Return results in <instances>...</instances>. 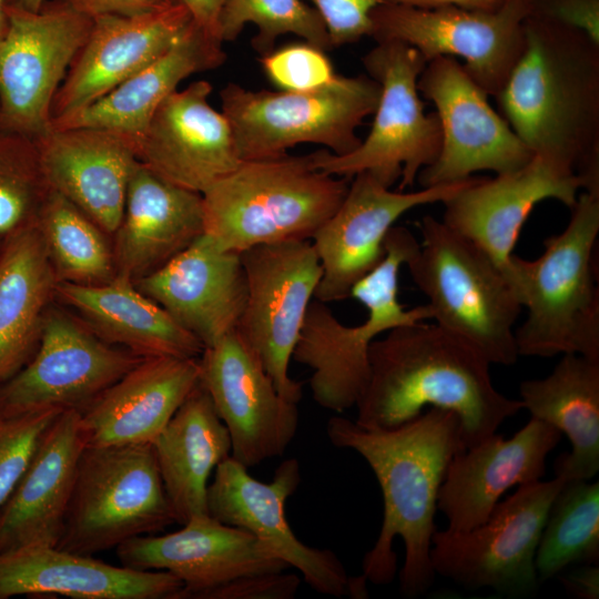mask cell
Here are the masks:
<instances>
[{
  "mask_svg": "<svg viewBox=\"0 0 599 599\" xmlns=\"http://www.w3.org/2000/svg\"><path fill=\"white\" fill-rule=\"evenodd\" d=\"M329 441L359 454L372 468L383 495L384 515L374 546L364 555L362 576L377 586L397 572L396 537L405 546L399 590L406 598L424 595L435 581L430 549L438 491L456 454L466 448L458 416L430 407L390 429L372 428L346 417L326 423Z\"/></svg>",
  "mask_w": 599,
  "mask_h": 599,
  "instance_id": "cell-1",
  "label": "cell"
},
{
  "mask_svg": "<svg viewBox=\"0 0 599 599\" xmlns=\"http://www.w3.org/2000/svg\"><path fill=\"white\" fill-rule=\"evenodd\" d=\"M525 50L495 97L500 115L531 151L599 195V42L528 17Z\"/></svg>",
  "mask_w": 599,
  "mask_h": 599,
  "instance_id": "cell-2",
  "label": "cell"
},
{
  "mask_svg": "<svg viewBox=\"0 0 599 599\" xmlns=\"http://www.w3.org/2000/svg\"><path fill=\"white\" fill-rule=\"evenodd\" d=\"M368 361V382L355 419L366 427H398L426 406L448 409L458 416L469 448L524 408L520 399L495 388L485 356L435 323L386 332L370 343Z\"/></svg>",
  "mask_w": 599,
  "mask_h": 599,
  "instance_id": "cell-3",
  "label": "cell"
},
{
  "mask_svg": "<svg viewBox=\"0 0 599 599\" xmlns=\"http://www.w3.org/2000/svg\"><path fill=\"white\" fill-rule=\"evenodd\" d=\"M570 211L565 230L544 240L539 257L512 254L502 268L527 309L515 329L519 356L579 354L599 359V195L580 193Z\"/></svg>",
  "mask_w": 599,
  "mask_h": 599,
  "instance_id": "cell-4",
  "label": "cell"
},
{
  "mask_svg": "<svg viewBox=\"0 0 599 599\" xmlns=\"http://www.w3.org/2000/svg\"><path fill=\"white\" fill-rule=\"evenodd\" d=\"M349 177L304 155L243 161L202 193L204 233L223 250L312 240L344 200Z\"/></svg>",
  "mask_w": 599,
  "mask_h": 599,
  "instance_id": "cell-5",
  "label": "cell"
},
{
  "mask_svg": "<svg viewBox=\"0 0 599 599\" xmlns=\"http://www.w3.org/2000/svg\"><path fill=\"white\" fill-rule=\"evenodd\" d=\"M419 231V246L405 266L427 298L432 319L490 364L514 365L522 306L502 270L441 220L425 215Z\"/></svg>",
  "mask_w": 599,
  "mask_h": 599,
  "instance_id": "cell-6",
  "label": "cell"
},
{
  "mask_svg": "<svg viewBox=\"0 0 599 599\" xmlns=\"http://www.w3.org/2000/svg\"><path fill=\"white\" fill-rule=\"evenodd\" d=\"M379 97V84L363 74H336L305 91H252L230 82L220 92L242 161L281 156L301 143L347 154L359 146L356 130L374 114Z\"/></svg>",
  "mask_w": 599,
  "mask_h": 599,
  "instance_id": "cell-7",
  "label": "cell"
},
{
  "mask_svg": "<svg viewBox=\"0 0 599 599\" xmlns=\"http://www.w3.org/2000/svg\"><path fill=\"white\" fill-rule=\"evenodd\" d=\"M172 524L152 444L85 446L55 547L93 556Z\"/></svg>",
  "mask_w": 599,
  "mask_h": 599,
  "instance_id": "cell-8",
  "label": "cell"
},
{
  "mask_svg": "<svg viewBox=\"0 0 599 599\" xmlns=\"http://www.w3.org/2000/svg\"><path fill=\"white\" fill-rule=\"evenodd\" d=\"M362 62L380 87L372 129L347 154L314 151V163L336 176L352 179L366 172L387 187L399 181L398 191H405L441 148L439 119L436 112L425 113L417 89L427 62L415 48L398 41L377 42Z\"/></svg>",
  "mask_w": 599,
  "mask_h": 599,
  "instance_id": "cell-9",
  "label": "cell"
},
{
  "mask_svg": "<svg viewBox=\"0 0 599 599\" xmlns=\"http://www.w3.org/2000/svg\"><path fill=\"white\" fill-rule=\"evenodd\" d=\"M566 483L556 476L520 485L479 526L468 531L436 529L430 549L435 573L468 590L490 588L512 597L534 593L539 582L537 547Z\"/></svg>",
  "mask_w": 599,
  "mask_h": 599,
  "instance_id": "cell-10",
  "label": "cell"
},
{
  "mask_svg": "<svg viewBox=\"0 0 599 599\" xmlns=\"http://www.w3.org/2000/svg\"><path fill=\"white\" fill-rule=\"evenodd\" d=\"M0 38V128L33 140L52 128L54 97L93 19L59 0L30 11L6 3Z\"/></svg>",
  "mask_w": 599,
  "mask_h": 599,
  "instance_id": "cell-11",
  "label": "cell"
},
{
  "mask_svg": "<svg viewBox=\"0 0 599 599\" xmlns=\"http://www.w3.org/2000/svg\"><path fill=\"white\" fill-rule=\"evenodd\" d=\"M528 16L527 0H507L490 11L383 2L372 12L369 37L410 45L426 62L437 57L461 58L476 83L496 97L525 50Z\"/></svg>",
  "mask_w": 599,
  "mask_h": 599,
  "instance_id": "cell-12",
  "label": "cell"
},
{
  "mask_svg": "<svg viewBox=\"0 0 599 599\" xmlns=\"http://www.w3.org/2000/svg\"><path fill=\"white\" fill-rule=\"evenodd\" d=\"M247 298L235 328L260 359L277 392L297 403L302 382L288 374L309 303L322 278L312 240L261 244L241 252Z\"/></svg>",
  "mask_w": 599,
  "mask_h": 599,
  "instance_id": "cell-13",
  "label": "cell"
},
{
  "mask_svg": "<svg viewBox=\"0 0 599 599\" xmlns=\"http://www.w3.org/2000/svg\"><path fill=\"white\" fill-rule=\"evenodd\" d=\"M143 358L49 306L33 356L0 386V414L81 410Z\"/></svg>",
  "mask_w": 599,
  "mask_h": 599,
  "instance_id": "cell-14",
  "label": "cell"
},
{
  "mask_svg": "<svg viewBox=\"0 0 599 599\" xmlns=\"http://www.w3.org/2000/svg\"><path fill=\"white\" fill-rule=\"evenodd\" d=\"M417 89L435 105L441 128L439 154L417 176L423 187L463 181L479 171L512 172L534 158L456 58L428 61Z\"/></svg>",
  "mask_w": 599,
  "mask_h": 599,
  "instance_id": "cell-15",
  "label": "cell"
},
{
  "mask_svg": "<svg viewBox=\"0 0 599 599\" xmlns=\"http://www.w3.org/2000/svg\"><path fill=\"white\" fill-rule=\"evenodd\" d=\"M300 483L301 466L296 458L281 463L272 480L263 483L230 456L216 466L209 484L207 512L223 524L254 535L288 567L298 570L316 592L353 598L355 578L347 575L335 552L303 544L286 519L285 502Z\"/></svg>",
  "mask_w": 599,
  "mask_h": 599,
  "instance_id": "cell-16",
  "label": "cell"
},
{
  "mask_svg": "<svg viewBox=\"0 0 599 599\" xmlns=\"http://www.w3.org/2000/svg\"><path fill=\"white\" fill-rule=\"evenodd\" d=\"M476 177L405 192L392 191L369 173L355 174L338 209L312 238L323 271L314 298L326 304L348 298L352 287L383 260L385 236L402 215L444 203Z\"/></svg>",
  "mask_w": 599,
  "mask_h": 599,
  "instance_id": "cell-17",
  "label": "cell"
},
{
  "mask_svg": "<svg viewBox=\"0 0 599 599\" xmlns=\"http://www.w3.org/2000/svg\"><path fill=\"white\" fill-rule=\"evenodd\" d=\"M199 362L200 384L227 428L231 456L247 468L282 456L297 432V403L277 392L238 333L204 348Z\"/></svg>",
  "mask_w": 599,
  "mask_h": 599,
  "instance_id": "cell-18",
  "label": "cell"
},
{
  "mask_svg": "<svg viewBox=\"0 0 599 599\" xmlns=\"http://www.w3.org/2000/svg\"><path fill=\"white\" fill-rule=\"evenodd\" d=\"M180 530L131 538L116 549L121 565L164 570L183 583L177 599L201 596L236 577L290 568L251 532L209 512L191 517Z\"/></svg>",
  "mask_w": 599,
  "mask_h": 599,
  "instance_id": "cell-19",
  "label": "cell"
},
{
  "mask_svg": "<svg viewBox=\"0 0 599 599\" xmlns=\"http://www.w3.org/2000/svg\"><path fill=\"white\" fill-rule=\"evenodd\" d=\"M212 90L209 81L197 80L172 92L136 143L142 165L201 194L243 162L229 120L209 103Z\"/></svg>",
  "mask_w": 599,
  "mask_h": 599,
  "instance_id": "cell-20",
  "label": "cell"
},
{
  "mask_svg": "<svg viewBox=\"0 0 599 599\" xmlns=\"http://www.w3.org/2000/svg\"><path fill=\"white\" fill-rule=\"evenodd\" d=\"M134 283L204 348L236 328L247 298L241 253L223 250L205 233Z\"/></svg>",
  "mask_w": 599,
  "mask_h": 599,
  "instance_id": "cell-21",
  "label": "cell"
},
{
  "mask_svg": "<svg viewBox=\"0 0 599 599\" xmlns=\"http://www.w3.org/2000/svg\"><path fill=\"white\" fill-rule=\"evenodd\" d=\"M193 22L179 3L142 16L93 18L91 31L54 97L52 121L91 104L159 59Z\"/></svg>",
  "mask_w": 599,
  "mask_h": 599,
  "instance_id": "cell-22",
  "label": "cell"
},
{
  "mask_svg": "<svg viewBox=\"0 0 599 599\" xmlns=\"http://www.w3.org/2000/svg\"><path fill=\"white\" fill-rule=\"evenodd\" d=\"M582 190L580 179L534 156L525 166L476 180L449 197L441 221L480 247L501 270L534 207L548 199L571 209Z\"/></svg>",
  "mask_w": 599,
  "mask_h": 599,
  "instance_id": "cell-23",
  "label": "cell"
},
{
  "mask_svg": "<svg viewBox=\"0 0 599 599\" xmlns=\"http://www.w3.org/2000/svg\"><path fill=\"white\" fill-rule=\"evenodd\" d=\"M560 438L558 429L531 417L509 439L495 433L456 454L437 499L447 529L468 531L479 526L509 488L540 480L546 458Z\"/></svg>",
  "mask_w": 599,
  "mask_h": 599,
  "instance_id": "cell-24",
  "label": "cell"
},
{
  "mask_svg": "<svg viewBox=\"0 0 599 599\" xmlns=\"http://www.w3.org/2000/svg\"><path fill=\"white\" fill-rule=\"evenodd\" d=\"M34 142L48 187L113 235L139 163L135 143L97 128H51Z\"/></svg>",
  "mask_w": 599,
  "mask_h": 599,
  "instance_id": "cell-25",
  "label": "cell"
},
{
  "mask_svg": "<svg viewBox=\"0 0 599 599\" xmlns=\"http://www.w3.org/2000/svg\"><path fill=\"white\" fill-rule=\"evenodd\" d=\"M199 383V358H143L79 410L85 445L153 444Z\"/></svg>",
  "mask_w": 599,
  "mask_h": 599,
  "instance_id": "cell-26",
  "label": "cell"
},
{
  "mask_svg": "<svg viewBox=\"0 0 599 599\" xmlns=\"http://www.w3.org/2000/svg\"><path fill=\"white\" fill-rule=\"evenodd\" d=\"M183 583L164 570L118 567L55 546L0 552V599L55 595L73 599H177Z\"/></svg>",
  "mask_w": 599,
  "mask_h": 599,
  "instance_id": "cell-27",
  "label": "cell"
},
{
  "mask_svg": "<svg viewBox=\"0 0 599 599\" xmlns=\"http://www.w3.org/2000/svg\"><path fill=\"white\" fill-rule=\"evenodd\" d=\"M85 446L79 410L61 412L0 511V552L57 546Z\"/></svg>",
  "mask_w": 599,
  "mask_h": 599,
  "instance_id": "cell-28",
  "label": "cell"
},
{
  "mask_svg": "<svg viewBox=\"0 0 599 599\" xmlns=\"http://www.w3.org/2000/svg\"><path fill=\"white\" fill-rule=\"evenodd\" d=\"M202 234V194L162 179L139 162L113 234L116 274L135 282L162 267Z\"/></svg>",
  "mask_w": 599,
  "mask_h": 599,
  "instance_id": "cell-29",
  "label": "cell"
},
{
  "mask_svg": "<svg viewBox=\"0 0 599 599\" xmlns=\"http://www.w3.org/2000/svg\"><path fill=\"white\" fill-rule=\"evenodd\" d=\"M223 42L195 22L163 55L91 104L57 120L52 128H97L136 143L160 104L190 75L224 63Z\"/></svg>",
  "mask_w": 599,
  "mask_h": 599,
  "instance_id": "cell-30",
  "label": "cell"
},
{
  "mask_svg": "<svg viewBox=\"0 0 599 599\" xmlns=\"http://www.w3.org/2000/svg\"><path fill=\"white\" fill-rule=\"evenodd\" d=\"M54 297L104 342L141 357L199 358L201 342L123 276L98 285L59 282Z\"/></svg>",
  "mask_w": 599,
  "mask_h": 599,
  "instance_id": "cell-31",
  "label": "cell"
},
{
  "mask_svg": "<svg viewBox=\"0 0 599 599\" xmlns=\"http://www.w3.org/2000/svg\"><path fill=\"white\" fill-rule=\"evenodd\" d=\"M176 524L207 514L209 479L232 444L205 388L199 385L152 444Z\"/></svg>",
  "mask_w": 599,
  "mask_h": 599,
  "instance_id": "cell-32",
  "label": "cell"
},
{
  "mask_svg": "<svg viewBox=\"0 0 599 599\" xmlns=\"http://www.w3.org/2000/svg\"><path fill=\"white\" fill-rule=\"evenodd\" d=\"M520 400L531 417L565 434L570 454L556 461L564 480H590L599 471V359L564 354L544 378L524 380Z\"/></svg>",
  "mask_w": 599,
  "mask_h": 599,
  "instance_id": "cell-33",
  "label": "cell"
},
{
  "mask_svg": "<svg viewBox=\"0 0 599 599\" xmlns=\"http://www.w3.org/2000/svg\"><path fill=\"white\" fill-rule=\"evenodd\" d=\"M57 284L35 220L6 237L0 252V386L33 356Z\"/></svg>",
  "mask_w": 599,
  "mask_h": 599,
  "instance_id": "cell-34",
  "label": "cell"
},
{
  "mask_svg": "<svg viewBox=\"0 0 599 599\" xmlns=\"http://www.w3.org/2000/svg\"><path fill=\"white\" fill-rule=\"evenodd\" d=\"M386 332L369 316L359 325H345L326 303L312 300L292 358L312 369L314 402L337 414L356 406L368 382L369 345Z\"/></svg>",
  "mask_w": 599,
  "mask_h": 599,
  "instance_id": "cell-35",
  "label": "cell"
},
{
  "mask_svg": "<svg viewBox=\"0 0 599 599\" xmlns=\"http://www.w3.org/2000/svg\"><path fill=\"white\" fill-rule=\"evenodd\" d=\"M35 223L58 283L98 285L116 276L108 234L61 194L49 189Z\"/></svg>",
  "mask_w": 599,
  "mask_h": 599,
  "instance_id": "cell-36",
  "label": "cell"
},
{
  "mask_svg": "<svg viewBox=\"0 0 599 599\" xmlns=\"http://www.w3.org/2000/svg\"><path fill=\"white\" fill-rule=\"evenodd\" d=\"M599 561V483L568 481L556 496L535 557L539 582Z\"/></svg>",
  "mask_w": 599,
  "mask_h": 599,
  "instance_id": "cell-37",
  "label": "cell"
},
{
  "mask_svg": "<svg viewBox=\"0 0 599 599\" xmlns=\"http://www.w3.org/2000/svg\"><path fill=\"white\" fill-rule=\"evenodd\" d=\"M250 23L257 28L252 47L262 55L287 33L324 51L332 49L322 17L304 0H226L220 16L221 41H234Z\"/></svg>",
  "mask_w": 599,
  "mask_h": 599,
  "instance_id": "cell-38",
  "label": "cell"
},
{
  "mask_svg": "<svg viewBox=\"0 0 599 599\" xmlns=\"http://www.w3.org/2000/svg\"><path fill=\"white\" fill-rule=\"evenodd\" d=\"M419 242L404 226H392L384 240L383 260L351 290L349 297L359 302L367 315L383 323L388 331L432 319L427 304L406 308L398 298L399 272L417 251Z\"/></svg>",
  "mask_w": 599,
  "mask_h": 599,
  "instance_id": "cell-39",
  "label": "cell"
},
{
  "mask_svg": "<svg viewBox=\"0 0 599 599\" xmlns=\"http://www.w3.org/2000/svg\"><path fill=\"white\" fill-rule=\"evenodd\" d=\"M48 192L34 140L0 128V236L34 221Z\"/></svg>",
  "mask_w": 599,
  "mask_h": 599,
  "instance_id": "cell-40",
  "label": "cell"
},
{
  "mask_svg": "<svg viewBox=\"0 0 599 599\" xmlns=\"http://www.w3.org/2000/svg\"><path fill=\"white\" fill-rule=\"evenodd\" d=\"M60 413L0 414V511L27 470L44 432Z\"/></svg>",
  "mask_w": 599,
  "mask_h": 599,
  "instance_id": "cell-41",
  "label": "cell"
},
{
  "mask_svg": "<svg viewBox=\"0 0 599 599\" xmlns=\"http://www.w3.org/2000/svg\"><path fill=\"white\" fill-rule=\"evenodd\" d=\"M267 79L283 91H305L331 82L336 73L325 51L307 42L290 43L262 55Z\"/></svg>",
  "mask_w": 599,
  "mask_h": 599,
  "instance_id": "cell-42",
  "label": "cell"
},
{
  "mask_svg": "<svg viewBox=\"0 0 599 599\" xmlns=\"http://www.w3.org/2000/svg\"><path fill=\"white\" fill-rule=\"evenodd\" d=\"M301 577L286 570L236 577L206 592L200 599H292Z\"/></svg>",
  "mask_w": 599,
  "mask_h": 599,
  "instance_id": "cell-43",
  "label": "cell"
},
{
  "mask_svg": "<svg viewBox=\"0 0 599 599\" xmlns=\"http://www.w3.org/2000/svg\"><path fill=\"white\" fill-rule=\"evenodd\" d=\"M529 16L578 29L599 42V0H527Z\"/></svg>",
  "mask_w": 599,
  "mask_h": 599,
  "instance_id": "cell-44",
  "label": "cell"
},
{
  "mask_svg": "<svg viewBox=\"0 0 599 599\" xmlns=\"http://www.w3.org/2000/svg\"><path fill=\"white\" fill-rule=\"evenodd\" d=\"M73 10L90 17H135L177 4L176 0H61ZM180 4V3H179Z\"/></svg>",
  "mask_w": 599,
  "mask_h": 599,
  "instance_id": "cell-45",
  "label": "cell"
},
{
  "mask_svg": "<svg viewBox=\"0 0 599 599\" xmlns=\"http://www.w3.org/2000/svg\"><path fill=\"white\" fill-rule=\"evenodd\" d=\"M559 577L570 595L580 599L599 598L598 564H580L579 567Z\"/></svg>",
  "mask_w": 599,
  "mask_h": 599,
  "instance_id": "cell-46",
  "label": "cell"
},
{
  "mask_svg": "<svg viewBox=\"0 0 599 599\" xmlns=\"http://www.w3.org/2000/svg\"><path fill=\"white\" fill-rule=\"evenodd\" d=\"M226 0H176L207 34L220 39V16ZM221 40V39H220Z\"/></svg>",
  "mask_w": 599,
  "mask_h": 599,
  "instance_id": "cell-47",
  "label": "cell"
},
{
  "mask_svg": "<svg viewBox=\"0 0 599 599\" xmlns=\"http://www.w3.org/2000/svg\"><path fill=\"white\" fill-rule=\"evenodd\" d=\"M507 0H383L386 3L407 6L419 9L459 7L475 10H496Z\"/></svg>",
  "mask_w": 599,
  "mask_h": 599,
  "instance_id": "cell-48",
  "label": "cell"
},
{
  "mask_svg": "<svg viewBox=\"0 0 599 599\" xmlns=\"http://www.w3.org/2000/svg\"><path fill=\"white\" fill-rule=\"evenodd\" d=\"M45 0H13V3L30 11H38L42 8Z\"/></svg>",
  "mask_w": 599,
  "mask_h": 599,
  "instance_id": "cell-49",
  "label": "cell"
},
{
  "mask_svg": "<svg viewBox=\"0 0 599 599\" xmlns=\"http://www.w3.org/2000/svg\"><path fill=\"white\" fill-rule=\"evenodd\" d=\"M6 0H0V38L7 29Z\"/></svg>",
  "mask_w": 599,
  "mask_h": 599,
  "instance_id": "cell-50",
  "label": "cell"
}]
</instances>
